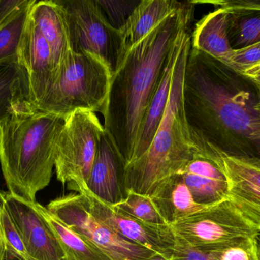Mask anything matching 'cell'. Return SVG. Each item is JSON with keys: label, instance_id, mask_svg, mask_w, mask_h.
<instances>
[{"label": "cell", "instance_id": "1", "mask_svg": "<svg viewBox=\"0 0 260 260\" xmlns=\"http://www.w3.org/2000/svg\"><path fill=\"white\" fill-rule=\"evenodd\" d=\"M183 96L195 153L214 163L229 157L260 165L259 95L254 79L191 45Z\"/></svg>", "mask_w": 260, "mask_h": 260}, {"label": "cell", "instance_id": "2", "mask_svg": "<svg viewBox=\"0 0 260 260\" xmlns=\"http://www.w3.org/2000/svg\"><path fill=\"white\" fill-rule=\"evenodd\" d=\"M194 11L192 1L184 2L130 49L112 74L104 128L126 165L144 114L176 46L189 30Z\"/></svg>", "mask_w": 260, "mask_h": 260}, {"label": "cell", "instance_id": "3", "mask_svg": "<svg viewBox=\"0 0 260 260\" xmlns=\"http://www.w3.org/2000/svg\"><path fill=\"white\" fill-rule=\"evenodd\" d=\"M64 119L40 111L30 102L0 122V163L8 192L36 203L38 192L50 184L56 143Z\"/></svg>", "mask_w": 260, "mask_h": 260}, {"label": "cell", "instance_id": "4", "mask_svg": "<svg viewBox=\"0 0 260 260\" xmlns=\"http://www.w3.org/2000/svg\"><path fill=\"white\" fill-rule=\"evenodd\" d=\"M192 45L190 32L186 35L176 61L169 100L163 119L146 152L126 165V191L151 196L165 180L183 172L193 158L191 140L183 108V77Z\"/></svg>", "mask_w": 260, "mask_h": 260}, {"label": "cell", "instance_id": "5", "mask_svg": "<svg viewBox=\"0 0 260 260\" xmlns=\"http://www.w3.org/2000/svg\"><path fill=\"white\" fill-rule=\"evenodd\" d=\"M112 71L99 56L73 52L59 69L35 108L65 120L78 109L105 115Z\"/></svg>", "mask_w": 260, "mask_h": 260}, {"label": "cell", "instance_id": "6", "mask_svg": "<svg viewBox=\"0 0 260 260\" xmlns=\"http://www.w3.org/2000/svg\"><path fill=\"white\" fill-rule=\"evenodd\" d=\"M104 133L93 111L78 109L67 116L56 143L58 181L73 191L86 186Z\"/></svg>", "mask_w": 260, "mask_h": 260}, {"label": "cell", "instance_id": "7", "mask_svg": "<svg viewBox=\"0 0 260 260\" xmlns=\"http://www.w3.org/2000/svg\"><path fill=\"white\" fill-rule=\"evenodd\" d=\"M174 234L205 253L260 232L229 199L222 200L171 226Z\"/></svg>", "mask_w": 260, "mask_h": 260}, {"label": "cell", "instance_id": "8", "mask_svg": "<svg viewBox=\"0 0 260 260\" xmlns=\"http://www.w3.org/2000/svg\"><path fill=\"white\" fill-rule=\"evenodd\" d=\"M65 11L73 51L102 58L114 73L121 61L120 32L107 20L97 0H58Z\"/></svg>", "mask_w": 260, "mask_h": 260}, {"label": "cell", "instance_id": "9", "mask_svg": "<svg viewBox=\"0 0 260 260\" xmlns=\"http://www.w3.org/2000/svg\"><path fill=\"white\" fill-rule=\"evenodd\" d=\"M46 208L67 227L89 240L114 260H142L154 253L111 232L91 214L82 194L59 197Z\"/></svg>", "mask_w": 260, "mask_h": 260}, {"label": "cell", "instance_id": "10", "mask_svg": "<svg viewBox=\"0 0 260 260\" xmlns=\"http://www.w3.org/2000/svg\"><path fill=\"white\" fill-rule=\"evenodd\" d=\"M75 191L86 198L91 214L120 238L154 253L172 254L176 235L171 226L140 221L114 205L102 201L91 193L86 186L77 188Z\"/></svg>", "mask_w": 260, "mask_h": 260}, {"label": "cell", "instance_id": "11", "mask_svg": "<svg viewBox=\"0 0 260 260\" xmlns=\"http://www.w3.org/2000/svg\"><path fill=\"white\" fill-rule=\"evenodd\" d=\"M0 199L10 214L27 254L36 260H62L60 246L36 206L15 196L10 192L0 191Z\"/></svg>", "mask_w": 260, "mask_h": 260}, {"label": "cell", "instance_id": "12", "mask_svg": "<svg viewBox=\"0 0 260 260\" xmlns=\"http://www.w3.org/2000/svg\"><path fill=\"white\" fill-rule=\"evenodd\" d=\"M18 63L27 73L30 101L35 105L53 81L54 66L50 46L30 13L20 44Z\"/></svg>", "mask_w": 260, "mask_h": 260}, {"label": "cell", "instance_id": "13", "mask_svg": "<svg viewBox=\"0 0 260 260\" xmlns=\"http://www.w3.org/2000/svg\"><path fill=\"white\" fill-rule=\"evenodd\" d=\"M215 164L227 180V198L260 232V165L229 157Z\"/></svg>", "mask_w": 260, "mask_h": 260}, {"label": "cell", "instance_id": "14", "mask_svg": "<svg viewBox=\"0 0 260 260\" xmlns=\"http://www.w3.org/2000/svg\"><path fill=\"white\" fill-rule=\"evenodd\" d=\"M126 163L112 139L105 131L86 183L88 190L111 205L119 204L126 198L124 177Z\"/></svg>", "mask_w": 260, "mask_h": 260}, {"label": "cell", "instance_id": "15", "mask_svg": "<svg viewBox=\"0 0 260 260\" xmlns=\"http://www.w3.org/2000/svg\"><path fill=\"white\" fill-rule=\"evenodd\" d=\"M30 15L50 46L54 66V78L74 52L65 11L58 0L35 1Z\"/></svg>", "mask_w": 260, "mask_h": 260}, {"label": "cell", "instance_id": "16", "mask_svg": "<svg viewBox=\"0 0 260 260\" xmlns=\"http://www.w3.org/2000/svg\"><path fill=\"white\" fill-rule=\"evenodd\" d=\"M196 203L208 206L225 199L228 182L225 176L213 162L195 153L193 158L181 172Z\"/></svg>", "mask_w": 260, "mask_h": 260}, {"label": "cell", "instance_id": "17", "mask_svg": "<svg viewBox=\"0 0 260 260\" xmlns=\"http://www.w3.org/2000/svg\"><path fill=\"white\" fill-rule=\"evenodd\" d=\"M189 32V30L182 36L178 44L176 46L172 56L165 69L161 81L144 114L139 125L131 162L140 158L146 152L163 119L171 93L174 65L178 57L183 41Z\"/></svg>", "mask_w": 260, "mask_h": 260}, {"label": "cell", "instance_id": "18", "mask_svg": "<svg viewBox=\"0 0 260 260\" xmlns=\"http://www.w3.org/2000/svg\"><path fill=\"white\" fill-rule=\"evenodd\" d=\"M183 3L176 0L140 1L124 25L119 30L121 38V61L135 44L159 23L178 10Z\"/></svg>", "mask_w": 260, "mask_h": 260}, {"label": "cell", "instance_id": "19", "mask_svg": "<svg viewBox=\"0 0 260 260\" xmlns=\"http://www.w3.org/2000/svg\"><path fill=\"white\" fill-rule=\"evenodd\" d=\"M150 198L160 216L169 226L177 224L206 207L196 203L181 174L173 176L163 182Z\"/></svg>", "mask_w": 260, "mask_h": 260}, {"label": "cell", "instance_id": "20", "mask_svg": "<svg viewBox=\"0 0 260 260\" xmlns=\"http://www.w3.org/2000/svg\"><path fill=\"white\" fill-rule=\"evenodd\" d=\"M229 12L217 9L196 24L192 47L226 64L232 52L228 37Z\"/></svg>", "mask_w": 260, "mask_h": 260}, {"label": "cell", "instance_id": "21", "mask_svg": "<svg viewBox=\"0 0 260 260\" xmlns=\"http://www.w3.org/2000/svg\"><path fill=\"white\" fill-rule=\"evenodd\" d=\"M36 206L48 223L60 246L63 255L62 260H114L89 240L62 224L47 208L38 203Z\"/></svg>", "mask_w": 260, "mask_h": 260}, {"label": "cell", "instance_id": "22", "mask_svg": "<svg viewBox=\"0 0 260 260\" xmlns=\"http://www.w3.org/2000/svg\"><path fill=\"white\" fill-rule=\"evenodd\" d=\"M27 102L30 92L24 67L18 63L0 64V122Z\"/></svg>", "mask_w": 260, "mask_h": 260}, {"label": "cell", "instance_id": "23", "mask_svg": "<svg viewBox=\"0 0 260 260\" xmlns=\"http://www.w3.org/2000/svg\"><path fill=\"white\" fill-rule=\"evenodd\" d=\"M35 1L24 0L0 27V64L18 63L21 38Z\"/></svg>", "mask_w": 260, "mask_h": 260}, {"label": "cell", "instance_id": "24", "mask_svg": "<svg viewBox=\"0 0 260 260\" xmlns=\"http://www.w3.org/2000/svg\"><path fill=\"white\" fill-rule=\"evenodd\" d=\"M228 37L232 50L260 42V10L229 12Z\"/></svg>", "mask_w": 260, "mask_h": 260}, {"label": "cell", "instance_id": "25", "mask_svg": "<svg viewBox=\"0 0 260 260\" xmlns=\"http://www.w3.org/2000/svg\"><path fill=\"white\" fill-rule=\"evenodd\" d=\"M115 206L144 222L157 225H168L154 207L149 196L127 190L126 198Z\"/></svg>", "mask_w": 260, "mask_h": 260}, {"label": "cell", "instance_id": "26", "mask_svg": "<svg viewBox=\"0 0 260 260\" xmlns=\"http://www.w3.org/2000/svg\"><path fill=\"white\" fill-rule=\"evenodd\" d=\"M207 253L212 260H260L259 236L241 238Z\"/></svg>", "mask_w": 260, "mask_h": 260}, {"label": "cell", "instance_id": "27", "mask_svg": "<svg viewBox=\"0 0 260 260\" xmlns=\"http://www.w3.org/2000/svg\"><path fill=\"white\" fill-rule=\"evenodd\" d=\"M0 232L6 244L8 260H22L27 254L19 232L8 212L4 203L0 199Z\"/></svg>", "mask_w": 260, "mask_h": 260}, {"label": "cell", "instance_id": "28", "mask_svg": "<svg viewBox=\"0 0 260 260\" xmlns=\"http://www.w3.org/2000/svg\"><path fill=\"white\" fill-rule=\"evenodd\" d=\"M97 3L110 24L120 30L140 1L97 0Z\"/></svg>", "mask_w": 260, "mask_h": 260}, {"label": "cell", "instance_id": "29", "mask_svg": "<svg viewBox=\"0 0 260 260\" xmlns=\"http://www.w3.org/2000/svg\"><path fill=\"white\" fill-rule=\"evenodd\" d=\"M259 64L260 42H258L240 50H232L226 65L243 74L246 70Z\"/></svg>", "mask_w": 260, "mask_h": 260}, {"label": "cell", "instance_id": "30", "mask_svg": "<svg viewBox=\"0 0 260 260\" xmlns=\"http://www.w3.org/2000/svg\"><path fill=\"white\" fill-rule=\"evenodd\" d=\"M171 260H212L209 253L189 245L176 235V244L172 248Z\"/></svg>", "mask_w": 260, "mask_h": 260}, {"label": "cell", "instance_id": "31", "mask_svg": "<svg viewBox=\"0 0 260 260\" xmlns=\"http://www.w3.org/2000/svg\"><path fill=\"white\" fill-rule=\"evenodd\" d=\"M197 3H210L228 12L260 10V0H217V1H192Z\"/></svg>", "mask_w": 260, "mask_h": 260}, {"label": "cell", "instance_id": "32", "mask_svg": "<svg viewBox=\"0 0 260 260\" xmlns=\"http://www.w3.org/2000/svg\"><path fill=\"white\" fill-rule=\"evenodd\" d=\"M24 2V0H0V27Z\"/></svg>", "mask_w": 260, "mask_h": 260}, {"label": "cell", "instance_id": "33", "mask_svg": "<svg viewBox=\"0 0 260 260\" xmlns=\"http://www.w3.org/2000/svg\"><path fill=\"white\" fill-rule=\"evenodd\" d=\"M243 74L251 78V79L260 78V64L252 67V68L249 69V70H246Z\"/></svg>", "mask_w": 260, "mask_h": 260}, {"label": "cell", "instance_id": "34", "mask_svg": "<svg viewBox=\"0 0 260 260\" xmlns=\"http://www.w3.org/2000/svg\"><path fill=\"white\" fill-rule=\"evenodd\" d=\"M171 255L163 254V253H154L148 257L142 260H171Z\"/></svg>", "mask_w": 260, "mask_h": 260}, {"label": "cell", "instance_id": "35", "mask_svg": "<svg viewBox=\"0 0 260 260\" xmlns=\"http://www.w3.org/2000/svg\"><path fill=\"white\" fill-rule=\"evenodd\" d=\"M0 260H8L7 250L3 237L0 238Z\"/></svg>", "mask_w": 260, "mask_h": 260}, {"label": "cell", "instance_id": "36", "mask_svg": "<svg viewBox=\"0 0 260 260\" xmlns=\"http://www.w3.org/2000/svg\"><path fill=\"white\" fill-rule=\"evenodd\" d=\"M254 79L255 82H256V85H257L258 90H259V103H258L257 109L260 111V78H257V79Z\"/></svg>", "mask_w": 260, "mask_h": 260}, {"label": "cell", "instance_id": "37", "mask_svg": "<svg viewBox=\"0 0 260 260\" xmlns=\"http://www.w3.org/2000/svg\"><path fill=\"white\" fill-rule=\"evenodd\" d=\"M22 260H36L35 259H33V258L30 257V256H29L28 254L24 255V256H23Z\"/></svg>", "mask_w": 260, "mask_h": 260}, {"label": "cell", "instance_id": "38", "mask_svg": "<svg viewBox=\"0 0 260 260\" xmlns=\"http://www.w3.org/2000/svg\"><path fill=\"white\" fill-rule=\"evenodd\" d=\"M2 237H3V236H2L1 232H0V238H2Z\"/></svg>", "mask_w": 260, "mask_h": 260}, {"label": "cell", "instance_id": "39", "mask_svg": "<svg viewBox=\"0 0 260 260\" xmlns=\"http://www.w3.org/2000/svg\"></svg>", "mask_w": 260, "mask_h": 260}]
</instances>
